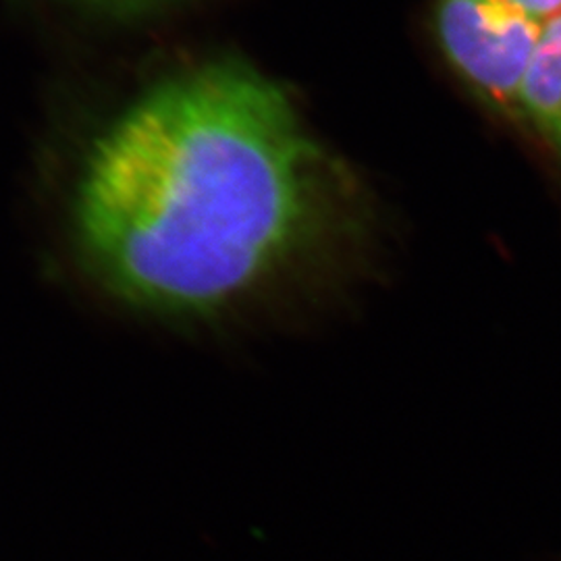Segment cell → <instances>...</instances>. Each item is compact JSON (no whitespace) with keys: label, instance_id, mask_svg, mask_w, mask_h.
Masks as SVG:
<instances>
[{"label":"cell","instance_id":"6da1fadb","mask_svg":"<svg viewBox=\"0 0 561 561\" xmlns=\"http://www.w3.org/2000/svg\"><path fill=\"white\" fill-rule=\"evenodd\" d=\"M368 215L352 169L285 88L243 60L152 85L92 144L73 196L88 271L171 319L236 308L356 245Z\"/></svg>","mask_w":561,"mask_h":561},{"label":"cell","instance_id":"7a4b0ae2","mask_svg":"<svg viewBox=\"0 0 561 561\" xmlns=\"http://www.w3.org/2000/svg\"><path fill=\"white\" fill-rule=\"evenodd\" d=\"M435 25L463 83L491 108L522 117V85L541 44V21L512 0H437Z\"/></svg>","mask_w":561,"mask_h":561},{"label":"cell","instance_id":"3957f363","mask_svg":"<svg viewBox=\"0 0 561 561\" xmlns=\"http://www.w3.org/2000/svg\"><path fill=\"white\" fill-rule=\"evenodd\" d=\"M520 113L561 157V15L542 27L541 44L522 85Z\"/></svg>","mask_w":561,"mask_h":561},{"label":"cell","instance_id":"277c9868","mask_svg":"<svg viewBox=\"0 0 561 561\" xmlns=\"http://www.w3.org/2000/svg\"><path fill=\"white\" fill-rule=\"evenodd\" d=\"M83 4L106 11V13H115V15H127V13H141L146 9H152L167 0H80Z\"/></svg>","mask_w":561,"mask_h":561},{"label":"cell","instance_id":"5b68a950","mask_svg":"<svg viewBox=\"0 0 561 561\" xmlns=\"http://www.w3.org/2000/svg\"><path fill=\"white\" fill-rule=\"evenodd\" d=\"M516 7H520L524 13H528L533 20L547 21L561 15V0H512Z\"/></svg>","mask_w":561,"mask_h":561}]
</instances>
